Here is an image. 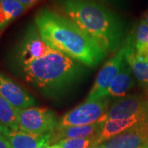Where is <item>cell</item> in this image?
<instances>
[{"instance_id": "obj_1", "label": "cell", "mask_w": 148, "mask_h": 148, "mask_svg": "<svg viewBox=\"0 0 148 148\" xmlns=\"http://www.w3.org/2000/svg\"><path fill=\"white\" fill-rule=\"evenodd\" d=\"M35 24L49 47L86 67H96L108 54L75 23L55 11H39Z\"/></svg>"}, {"instance_id": "obj_2", "label": "cell", "mask_w": 148, "mask_h": 148, "mask_svg": "<svg viewBox=\"0 0 148 148\" xmlns=\"http://www.w3.org/2000/svg\"><path fill=\"white\" fill-rule=\"evenodd\" d=\"M58 8L107 53L123 45L124 26L120 17L95 0H56Z\"/></svg>"}, {"instance_id": "obj_3", "label": "cell", "mask_w": 148, "mask_h": 148, "mask_svg": "<svg viewBox=\"0 0 148 148\" xmlns=\"http://www.w3.org/2000/svg\"><path fill=\"white\" fill-rule=\"evenodd\" d=\"M85 65L57 50L22 66L26 81L47 95H59L79 82Z\"/></svg>"}, {"instance_id": "obj_4", "label": "cell", "mask_w": 148, "mask_h": 148, "mask_svg": "<svg viewBox=\"0 0 148 148\" xmlns=\"http://www.w3.org/2000/svg\"><path fill=\"white\" fill-rule=\"evenodd\" d=\"M135 46V32H130L120 49L101 68L95 77V83L86 97V101H96L106 97L113 80L120 72L128 51Z\"/></svg>"}, {"instance_id": "obj_5", "label": "cell", "mask_w": 148, "mask_h": 148, "mask_svg": "<svg viewBox=\"0 0 148 148\" xmlns=\"http://www.w3.org/2000/svg\"><path fill=\"white\" fill-rule=\"evenodd\" d=\"M110 104V97L96 101H86L61 117L58 126H85L98 122H106Z\"/></svg>"}, {"instance_id": "obj_6", "label": "cell", "mask_w": 148, "mask_h": 148, "mask_svg": "<svg viewBox=\"0 0 148 148\" xmlns=\"http://www.w3.org/2000/svg\"><path fill=\"white\" fill-rule=\"evenodd\" d=\"M17 117L19 129L33 134L51 132L59 123V119L53 111L42 107L18 110Z\"/></svg>"}, {"instance_id": "obj_7", "label": "cell", "mask_w": 148, "mask_h": 148, "mask_svg": "<svg viewBox=\"0 0 148 148\" xmlns=\"http://www.w3.org/2000/svg\"><path fill=\"white\" fill-rule=\"evenodd\" d=\"M53 50L54 49L49 47L44 41L36 24H34L28 27L20 44L18 59L22 67L33 60L41 58Z\"/></svg>"}, {"instance_id": "obj_8", "label": "cell", "mask_w": 148, "mask_h": 148, "mask_svg": "<svg viewBox=\"0 0 148 148\" xmlns=\"http://www.w3.org/2000/svg\"><path fill=\"white\" fill-rule=\"evenodd\" d=\"M147 99L140 95H127L113 101L107 111V120L124 119L146 113Z\"/></svg>"}, {"instance_id": "obj_9", "label": "cell", "mask_w": 148, "mask_h": 148, "mask_svg": "<svg viewBox=\"0 0 148 148\" xmlns=\"http://www.w3.org/2000/svg\"><path fill=\"white\" fill-rule=\"evenodd\" d=\"M101 144L105 148H143L148 146V129L143 123Z\"/></svg>"}, {"instance_id": "obj_10", "label": "cell", "mask_w": 148, "mask_h": 148, "mask_svg": "<svg viewBox=\"0 0 148 148\" xmlns=\"http://www.w3.org/2000/svg\"><path fill=\"white\" fill-rule=\"evenodd\" d=\"M0 95L18 110L33 107L36 100L27 90L5 75L0 73Z\"/></svg>"}, {"instance_id": "obj_11", "label": "cell", "mask_w": 148, "mask_h": 148, "mask_svg": "<svg viewBox=\"0 0 148 148\" xmlns=\"http://www.w3.org/2000/svg\"><path fill=\"white\" fill-rule=\"evenodd\" d=\"M106 122L85 126H58L50 132L51 146L64 139L99 138Z\"/></svg>"}, {"instance_id": "obj_12", "label": "cell", "mask_w": 148, "mask_h": 148, "mask_svg": "<svg viewBox=\"0 0 148 148\" xmlns=\"http://www.w3.org/2000/svg\"><path fill=\"white\" fill-rule=\"evenodd\" d=\"M10 148H38L44 145L51 146L50 132L46 134H33L22 130L11 131L5 136Z\"/></svg>"}, {"instance_id": "obj_13", "label": "cell", "mask_w": 148, "mask_h": 148, "mask_svg": "<svg viewBox=\"0 0 148 148\" xmlns=\"http://www.w3.org/2000/svg\"><path fill=\"white\" fill-rule=\"evenodd\" d=\"M145 115L146 113L129 119L106 120L97 140L98 145L122 132L129 130L130 128H132L140 123H145Z\"/></svg>"}, {"instance_id": "obj_14", "label": "cell", "mask_w": 148, "mask_h": 148, "mask_svg": "<svg viewBox=\"0 0 148 148\" xmlns=\"http://www.w3.org/2000/svg\"><path fill=\"white\" fill-rule=\"evenodd\" d=\"M134 83L135 77L132 73V68L126 58L120 72L111 82L107 91L106 97H123L127 95L126 94L133 87Z\"/></svg>"}, {"instance_id": "obj_15", "label": "cell", "mask_w": 148, "mask_h": 148, "mask_svg": "<svg viewBox=\"0 0 148 148\" xmlns=\"http://www.w3.org/2000/svg\"><path fill=\"white\" fill-rule=\"evenodd\" d=\"M27 10L18 0H0V29Z\"/></svg>"}, {"instance_id": "obj_16", "label": "cell", "mask_w": 148, "mask_h": 148, "mask_svg": "<svg viewBox=\"0 0 148 148\" xmlns=\"http://www.w3.org/2000/svg\"><path fill=\"white\" fill-rule=\"evenodd\" d=\"M17 111L18 109L0 95V124L8 132L19 130Z\"/></svg>"}, {"instance_id": "obj_17", "label": "cell", "mask_w": 148, "mask_h": 148, "mask_svg": "<svg viewBox=\"0 0 148 148\" xmlns=\"http://www.w3.org/2000/svg\"><path fill=\"white\" fill-rule=\"evenodd\" d=\"M135 46L128 51L127 60L132 68L135 79L144 87L148 83V62L140 60L134 55Z\"/></svg>"}, {"instance_id": "obj_18", "label": "cell", "mask_w": 148, "mask_h": 148, "mask_svg": "<svg viewBox=\"0 0 148 148\" xmlns=\"http://www.w3.org/2000/svg\"><path fill=\"white\" fill-rule=\"evenodd\" d=\"M98 138L64 139L52 145L56 148H90L98 145Z\"/></svg>"}, {"instance_id": "obj_19", "label": "cell", "mask_w": 148, "mask_h": 148, "mask_svg": "<svg viewBox=\"0 0 148 148\" xmlns=\"http://www.w3.org/2000/svg\"><path fill=\"white\" fill-rule=\"evenodd\" d=\"M145 46H148V25L142 19L135 32V49Z\"/></svg>"}, {"instance_id": "obj_20", "label": "cell", "mask_w": 148, "mask_h": 148, "mask_svg": "<svg viewBox=\"0 0 148 148\" xmlns=\"http://www.w3.org/2000/svg\"><path fill=\"white\" fill-rule=\"evenodd\" d=\"M18 1L27 9V8H31L33 5H35L36 3H37L40 0H18Z\"/></svg>"}, {"instance_id": "obj_21", "label": "cell", "mask_w": 148, "mask_h": 148, "mask_svg": "<svg viewBox=\"0 0 148 148\" xmlns=\"http://www.w3.org/2000/svg\"><path fill=\"white\" fill-rule=\"evenodd\" d=\"M0 148H10L9 143L8 142L5 136L0 133Z\"/></svg>"}, {"instance_id": "obj_22", "label": "cell", "mask_w": 148, "mask_h": 148, "mask_svg": "<svg viewBox=\"0 0 148 148\" xmlns=\"http://www.w3.org/2000/svg\"><path fill=\"white\" fill-rule=\"evenodd\" d=\"M147 98V97H146ZM147 99V109H146V115H145V124L148 129V98Z\"/></svg>"}, {"instance_id": "obj_23", "label": "cell", "mask_w": 148, "mask_h": 148, "mask_svg": "<svg viewBox=\"0 0 148 148\" xmlns=\"http://www.w3.org/2000/svg\"><path fill=\"white\" fill-rule=\"evenodd\" d=\"M0 133H1V134H3V136H6V135L8 133V131H7L5 128L3 127L1 124H0Z\"/></svg>"}, {"instance_id": "obj_24", "label": "cell", "mask_w": 148, "mask_h": 148, "mask_svg": "<svg viewBox=\"0 0 148 148\" xmlns=\"http://www.w3.org/2000/svg\"><path fill=\"white\" fill-rule=\"evenodd\" d=\"M143 20H144V21L147 23L148 25V11L144 14V16H143Z\"/></svg>"}, {"instance_id": "obj_25", "label": "cell", "mask_w": 148, "mask_h": 148, "mask_svg": "<svg viewBox=\"0 0 148 148\" xmlns=\"http://www.w3.org/2000/svg\"><path fill=\"white\" fill-rule=\"evenodd\" d=\"M90 148H105L103 147L102 144H99V145H96V146H94V147H91Z\"/></svg>"}, {"instance_id": "obj_26", "label": "cell", "mask_w": 148, "mask_h": 148, "mask_svg": "<svg viewBox=\"0 0 148 148\" xmlns=\"http://www.w3.org/2000/svg\"><path fill=\"white\" fill-rule=\"evenodd\" d=\"M50 147L49 145H44V146H41V147H40L38 148H49Z\"/></svg>"}, {"instance_id": "obj_27", "label": "cell", "mask_w": 148, "mask_h": 148, "mask_svg": "<svg viewBox=\"0 0 148 148\" xmlns=\"http://www.w3.org/2000/svg\"><path fill=\"white\" fill-rule=\"evenodd\" d=\"M106 1H119V0H106Z\"/></svg>"}, {"instance_id": "obj_28", "label": "cell", "mask_w": 148, "mask_h": 148, "mask_svg": "<svg viewBox=\"0 0 148 148\" xmlns=\"http://www.w3.org/2000/svg\"><path fill=\"white\" fill-rule=\"evenodd\" d=\"M49 148H56V147H53V146H50Z\"/></svg>"}, {"instance_id": "obj_29", "label": "cell", "mask_w": 148, "mask_h": 148, "mask_svg": "<svg viewBox=\"0 0 148 148\" xmlns=\"http://www.w3.org/2000/svg\"><path fill=\"white\" fill-rule=\"evenodd\" d=\"M143 148H148V146H147V147H143Z\"/></svg>"}]
</instances>
